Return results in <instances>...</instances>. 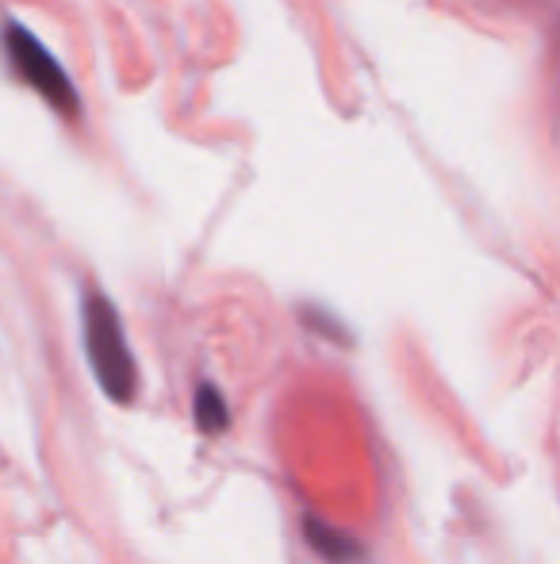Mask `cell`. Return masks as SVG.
Instances as JSON below:
<instances>
[{"mask_svg": "<svg viewBox=\"0 0 560 564\" xmlns=\"http://www.w3.org/2000/svg\"><path fill=\"white\" fill-rule=\"evenodd\" d=\"M81 335L85 357H89L100 392L112 403H120V408H128L139 395V361L128 346L120 312L100 289H89L81 300Z\"/></svg>", "mask_w": 560, "mask_h": 564, "instance_id": "1", "label": "cell"}, {"mask_svg": "<svg viewBox=\"0 0 560 564\" xmlns=\"http://www.w3.org/2000/svg\"><path fill=\"white\" fill-rule=\"evenodd\" d=\"M0 43H4L8 62H12V69L23 77V85H28L31 93H39L54 112L66 119H74L81 112V97H77L74 82H69V74L62 69V62L54 58L23 23L8 20L4 28H0Z\"/></svg>", "mask_w": 560, "mask_h": 564, "instance_id": "2", "label": "cell"}, {"mask_svg": "<svg viewBox=\"0 0 560 564\" xmlns=\"http://www.w3.org/2000/svg\"><path fill=\"white\" fill-rule=\"evenodd\" d=\"M304 538L327 564H369V545L353 538L350 530L330 527L327 519L304 514Z\"/></svg>", "mask_w": 560, "mask_h": 564, "instance_id": "3", "label": "cell"}, {"mask_svg": "<svg viewBox=\"0 0 560 564\" xmlns=\"http://www.w3.org/2000/svg\"><path fill=\"white\" fill-rule=\"evenodd\" d=\"M193 423L204 438H219L231 426V408H227L223 392L211 380H200L193 392Z\"/></svg>", "mask_w": 560, "mask_h": 564, "instance_id": "4", "label": "cell"}]
</instances>
